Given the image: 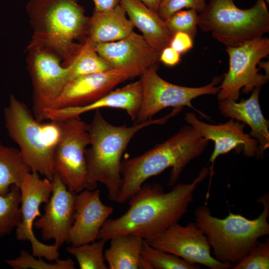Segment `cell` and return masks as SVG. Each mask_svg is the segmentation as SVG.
<instances>
[{
  "mask_svg": "<svg viewBox=\"0 0 269 269\" xmlns=\"http://www.w3.org/2000/svg\"><path fill=\"white\" fill-rule=\"evenodd\" d=\"M209 175L204 167L190 183L175 184L165 192L158 183H144L128 201L129 208L121 216L108 219L100 230L98 239L131 234L145 241L154 239L178 223L187 212L198 185Z\"/></svg>",
  "mask_w": 269,
  "mask_h": 269,
  "instance_id": "obj_1",
  "label": "cell"
},
{
  "mask_svg": "<svg viewBox=\"0 0 269 269\" xmlns=\"http://www.w3.org/2000/svg\"><path fill=\"white\" fill-rule=\"evenodd\" d=\"M209 142L191 126H185L142 154L122 160V185L116 202L125 203L146 180L168 168H171L168 185L174 186L185 166L203 153Z\"/></svg>",
  "mask_w": 269,
  "mask_h": 269,
  "instance_id": "obj_2",
  "label": "cell"
},
{
  "mask_svg": "<svg viewBox=\"0 0 269 269\" xmlns=\"http://www.w3.org/2000/svg\"><path fill=\"white\" fill-rule=\"evenodd\" d=\"M95 111L91 123L87 124L90 143L86 150V160L89 188L95 189L100 182L107 188L109 200L116 202L122 185V158L130 141L141 130L164 124L181 109L174 108L161 118L135 123L132 126L113 125L99 110Z\"/></svg>",
  "mask_w": 269,
  "mask_h": 269,
  "instance_id": "obj_3",
  "label": "cell"
},
{
  "mask_svg": "<svg viewBox=\"0 0 269 269\" xmlns=\"http://www.w3.org/2000/svg\"><path fill=\"white\" fill-rule=\"evenodd\" d=\"M26 11L32 29L28 46L47 48L68 65L81 46L75 41L86 35L88 25L78 0H29Z\"/></svg>",
  "mask_w": 269,
  "mask_h": 269,
  "instance_id": "obj_4",
  "label": "cell"
},
{
  "mask_svg": "<svg viewBox=\"0 0 269 269\" xmlns=\"http://www.w3.org/2000/svg\"><path fill=\"white\" fill-rule=\"evenodd\" d=\"M269 197L268 193L258 199L263 210L254 219L231 211L225 218H219L213 216L205 206L195 209L194 222L205 233L217 260L235 265L249 253L260 238L269 234Z\"/></svg>",
  "mask_w": 269,
  "mask_h": 269,
  "instance_id": "obj_5",
  "label": "cell"
},
{
  "mask_svg": "<svg viewBox=\"0 0 269 269\" xmlns=\"http://www.w3.org/2000/svg\"><path fill=\"white\" fill-rule=\"evenodd\" d=\"M4 116L8 134L18 145L31 171L52 181L54 154L62 135V120L38 121L27 106L12 95Z\"/></svg>",
  "mask_w": 269,
  "mask_h": 269,
  "instance_id": "obj_6",
  "label": "cell"
},
{
  "mask_svg": "<svg viewBox=\"0 0 269 269\" xmlns=\"http://www.w3.org/2000/svg\"><path fill=\"white\" fill-rule=\"evenodd\" d=\"M201 30L226 46H236L260 38L269 31V12L265 0H257L241 9L234 0H210L198 16Z\"/></svg>",
  "mask_w": 269,
  "mask_h": 269,
  "instance_id": "obj_7",
  "label": "cell"
},
{
  "mask_svg": "<svg viewBox=\"0 0 269 269\" xmlns=\"http://www.w3.org/2000/svg\"><path fill=\"white\" fill-rule=\"evenodd\" d=\"M62 120V134L53 157L54 174L70 191L90 190L86 150L90 143L87 124L80 116Z\"/></svg>",
  "mask_w": 269,
  "mask_h": 269,
  "instance_id": "obj_8",
  "label": "cell"
},
{
  "mask_svg": "<svg viewBox=\"0 0 269 269\" xmlns=\"http://www.w3.org/2000/svg\"><path fill=\"white\" fill-rule=\"evenodd\" d=\"M229 57V67L217 93L219 101L230 99L237 101L240 92H252L266 84L269 77L259 73L257 68L260 61L269 54V39L261 37L241 44L226 46Z\"/></svg>",
  "mask_w": 269,
  "mask_h": 269,
  "instance_id": "obj_9",
  "label": "cell"
},
{
  "mask_svg": "<svg viewBox=\"0 0 269 269\" xmlns=\"http://www.w3.org/2000/svg\"><path fill=\"white\" fill-rule=\"evenodd\" d=\"M26 61L32 87V113L39 121L46 120L45 114L70 81V68L61 64L60 57L44 47L26 48Z\"/></svg>",
  "mask_w": 269,
  "mask_h": 269,
  "instance_id": "obj_10",
  "label": "cell"
},
{
  "mask_svg": "<svg viewBox=\"0 0 269 269\" xmlns=\"http://www.w3.org/2000/svg\"><path fill=\"white\" fill-rule=\"evenodd\" d=\"M142 86L141 102L135 123L151 119L162 110L168 108H191L203 117H207L192 105L198 97L216 94L219 87L216 85L219 79H214L209 84L200 87H188L171 83L162 78L157 73L155 66L146 69L140 75Z\"/></svg>",
  "mask_w": 269,
  "mask_h": 269,
  "instance_id": "obj_11",
  "label": "cell"
},
{
  "mask_svg": "<svg viewBox=\"0 0 269 269\" xmlns=\"http://www.w3.org/2000/svg\"><path fill=\"white\" fill-rule=\"evenodd\" d=\"M21 219L15 228L16 238L20 241H29L32 255L44 258L48 261L59 259V248L54 244L48 245L40 242L35 236L34 222L41 216L40 206L49 200L53 190L52 182L45 177L41 179L39 173L31 171L25 177L20 186Z\"/></svg>",
  "mask_w": 269,
  "mask_h": 269,
  "instance_id": "obj_12",
  "label": "cell"
},
{
  "mask_svg": "<svg viewBox=\"0 0 269 269\" xmlns=\"http://www.w3.org/2000/svg\"><path fill=\"white\" fill-rule=\"evenodd\" d=\"M146 242L153 248L211 269H228L233 267L230 264L218 261L211 255L207 238L195 222L185 226L176 223L157 238Z\"/></svg>",
  "mask_w": 269,
  "mask_h": 269,
  "instance_id": "obj_13",
  "label": "cell"
},
{
  "mask_svg": "<svg viewBox=\"0 0 269 269\" xmlns=\"http://www.w3.org/2000/svg\"><path fill=\"white\" fill-rule=\"evenodd\" d=\"M144 71L135 67L111 68L71 80L48 110L89 104L105 96L122 82L140 76Z\"/></svg>",
  "mask_w": 269,
  "mask_h": 269,
  "instance_id": "obj_14",
  "label": "cell"
},
{
  "mask_svg": "<svg viewBox=\"0 0 269 269\" xmlns=\"http://www.w3.org/2000/svg\"><path fill=\"white\" fill-rule=\"evenodd\" d=\"M185 120L203 137L214 143V148L209 159L210 179L206 195V202L209 199L212 180L215 174L214 165L217 158L233 150L243 152L248 157L261 156L257 140L244 133L246 125L231 119L220 125H210L200 121L193 113H187Z\"/></svg>",
  "mask_w": 269,
  "mask_h": 269,
  "instance_id": "obj_15",
  "label": "cell"
},
{
  "mask_svg": "<svg viewBox=\"0 0 269 269\" xmlns=\"http://www.w3.org/2000/svg\"><path fill=\"white\" fill-rule=\"evenodd\" d=\"M51 195L46 203L44 213L34 222L44 241L54 240L59 248L67 242L74 222L77 193L69 190L59 177L54 175Z\"/></svg>",
  "mask_w": 269,
  "mask_h": 269,
  "instance_id": "obj_16",
  "label": "cell"
},
{
  "mask_svg": "<svg viewBox=\"0 0 269 269\" xmlns=\"http://www.w3.org/2000/svg\"><path fill=\"white\" fill-rule=\"evenodd\" d=\"M113 211L112 206L102 202L99 189H85L77 193L74 222L67 242L78 246L94 242Z\"/></svg>",
  "mask_w": 269,
  "mask_h": 269,
  "instance_id": "obj_17",
  "label": "cell"
},
{
  "mask_svg": "<svg viewBox=\"0 0 269 269\" xmlns=\"http://www.w3.org/2000/svg\"><path fill=\"white\" fill-rule=\"evenodd\" d=\"M94 48L111 68L135 67L145 70L159 61L160 52L134 31L122 39L99 43Z\"/></svg>",
  "mask_w": 269,
  "mask_h": 269,
  "instance_id": "obj_18",
  "label": "cell"
},
{
  "mask_svg": "<svg viewBox=\"0 0 269 269\" xmlns=\"http://www.w3.org/2000/svg\"><path fill=\"white\" fill-rule=\"evenodd\" d=\"M142 98V86L140 80L112 90L98 100L84 106L46 112V120H64L104 108L125 110L133 121H135Z\"/></svg>",
  "mask_w": 269,
  "mask_h": 269,
  "instance_id": "obj_19",
  "label": "cell"
},
{
  "mask_svg": "<svg viewBox=\"0 0 269 269\" xmlns=\"http://www.w3.org/2000/svg\"><path fill=\"white\" fill-rule=\"evenodd\" d=\"M260 88H255L249 98L239 102L230 99L220 100L218 107L224 117L233 119L250 127L249 135L257 140L262 156L269 146V123L265 118L260 105Z\"/></svg>",
  "mask_w": 269,
  "mask_h": 269,
  "instance_id": "obj_20",
  "label": "cell"
},
{
  "mask_svg": "<svg viewBox=\"0 0 269 269\" xmlns=\"http://www.w3.org/2000/svg\"><path fill=\"white\" fill-rule=\"evenodd\" d=\"M134 26L120 4L106 10H94L89 18L85 41L93 46L122 39L134 30Z\"/></svg>",
  "mask_w": 269,
  "mask_h": 269,
  "instance_id": "obj_21",
  "label": "cell"
},
{
  "mask_svg": "<svg viewBox=\"0 0 269 269\" xmlns=\"http://www.w3.org/2000/svg\"><path fill=\"white\" fill-rule=\"evenodd\" d=\"M120 4L134 27L138 29L151 47L160 52L169 45L172 35L157 12L139 0H121Z\"/></svg>",
  "mask_w": 269,
  "mask_h": 269,
  "instance_id": "obj_22",
  "label": "cell"
},
{
  "mask_svg": "<svg viewBox=\"0 0 269 269\" xmlns=\"http://www.w3.org/2000/svg\"><path fill=\"white\" fill-rule=\"evenodd\" d=\"M104 252L110 269H137L144 239L138 236L124 234L114 236Z\"/></svg>",
  "mask_w": 269,
  "mask_h": 269,
  "instance_id": "obj_23",
  "label": "cell"
},
{
  "mask_svg": "<svg viewBox=\"0 0 269 269\" xmlns=\"http://www.w3.org/2000/svg\"><path fill=\"white\" fill-rule=\"evenodd\" d=\"M31 171L19 149L0 142V195H5L12 185L20 187L26 175Z\"/></svg>",
  "mask_w": 269,
  "mask_h": 269,
  "instance_id": "obj_24",
  "label": "cell"
},
{
  "mask_svg": "<svg viewBox=\"0 0 269 269\" xmlns=\"http://www.w3.org/2000/svg\"><path fill=\"white\" fill-rule=\"evenodd\" d=\"M66 66L70 68V80L104 71L111 68L106 61L97 53L94 47L85 41Z\"/></svg>",
  "mask_w": 269,
  "mask_h": 269,
  "instance_id": "obj_25",
  "label": "cell"
},
{
  "mask_svg": "<svg viewBox=\"0 0 269 269\" xmlns=\"http://www.w3.org/2000/svg\"><path fill=\"white\" fill-rule=\"evenodd\" d=\"M20 188L12 185L5 195H0V237L10 234L21 219Z\"/></svg>",
  "mask_w": 269,
  "mask_h": 269,
  "instance_id": "obj_26",
  "label": "cell"
},
{
  "mask_svg": "<svg viewBox=\"0 0 269 269\" xmlns=\"http://www.w3.org/2000/svg\"><path fill=\"white\" fill-rule=\"evenodd\" d=\"M78 246H71L66 251L77 260L81 269H108L105 262L104 249L107 240L98 239Z\"/></svg>",
  "mask_w": 269,
  "mask_h": 269,
  "instance_id": "obj_27",
  "label": "cell"
},
{
  "mask_svg": "<svg viewBox=\"0 0 269 269\" xmlns=\"http://www.w3.org/2000/svg\"><path fill=\"white\" fill-rule=\"evenodd\" d=\"M141 256L146 260L153 269H197L198 264L189 263L170 253L153 248L144 240Z\"/></svg>",
  "mask_w": 269,
  "mask_h": 269,
  "instance_id": "obj_28",
  "label": "cell"
},
{
  "mask_svg": "<svg viewBox=\"0 0 269 269\" xmlns=\"http://www.w3.org/2000/svg\"><path fill=\"white\" fill-rule=\"evenodd\" d=\"M36 259L32 255L22 250L19 256L13 259L7 260L5 262L14 269H75V264L71 259L55 261L54 263H49L39 258Z\"/></svg>",
  "mask_w": 269,
  "mask_h": 269,
  "instance_id": "obj_29",
  "label": "cell"
},
{
  "mask_svg": "<svg viewBox=\"0 0 269 269\" xmlns=\"http://www.w3.org/2000/svg\"><path fill=\"white\" fill-rule=\"evenodd\" d=\"M198 16L196 10L188 9L175 13L165 22L172 35L182 31L188 33L194 39L197 32Z\"/></svg>",
  "mask_w": 269,
  "mask_h": 269,
  "instance_id": "obj_30",
  "label": "cell"
},
{
  "mask_svg": "<svg viewBox=\"0 0 269 269\" xmlns=\"http://www.w3.org/2000/svg\"><path fill=\"white\" fill-rule=\"evenodd\" d=\"M232 269H269V239L264 242L258 241L249 253Z\"/></svg>",
  "mask_w": 269,
  "mask_h": 269,
  "instance_id": "obj_31",
  "label": "cell"
},
{
  "mask_svg": "<svg viewBox=\"0 0 269 269\" xmlns=\"http://www.w3.org/2000/svg\"><path fill=\"white\" fill-rule=\"evenodd\" d=\"M206 5L205 0H161L157 13L165 21L184 8L195 9L200 13Z\"/></svg>",
  "mask_w": 269,
  "mask_h": 269,
  "instance_id": "obj_32",
  "label": "cell"
},
{
  "mask_svg": "<svg viewBox=\"0 0 269 269\" xmlns=\"http://www.w3.org/2000/svg\"><path fill=\"white\" fill-rule=\"evenodd\" d=\"M193 39L187 33L178 31L172 34L169 45L181 54L193 47Z\"/></svg>",
  "mask_w": 269,
  "mask_h": 269,
  "instance_id": "obj_33",
  "label": "cell"
},
{
  "mask_svg": "<svg viewBox=\"0 0 269 269\" xmlns=\"http://www.w3.org/2000/svg\"><path fill=\"white\" fill-rule=\"evenodd\" d=\"M181 54L170 46L164 48L160 52L159 61L168 66H173L180 61Z\"/></svg>",
  "mask_w": 269,
  "mask_h": 269,
  "instance_id": "obj_34",
  "label": "cell"
},
{
  "mask_svg": "<svg viewBox=\"0 0 269 269\" xmlns=\"http://www.w3.org/2000/svg\"><path fill=\"white\" fill-rule=\"evenodd\" d=\"M94 10L103 11L113 8L120 4L121 0H92Z\"/></svg>",
  "mask_w": 269,
  "mask_h": 269,
  "instance_id": "obj_35",
  "label": "cell"
},
{
  "mask_svg": "<svg viewBox=\"0 0 269 269\" xmlns=\"http://www.w3.org/2000/svg\"><path fill=\"white\" fill-rule=\"evenodd\" d=\"M151 10L157 12L161 0H139Z\"/></svg>",
  "mask_w": 269,
  "mask_h": 269,
  "instance_id": "obj_36",
  "label": "cell"
},
{
  "mask_svg": "<svg viewBox=\"0 0 269 269\" xmlns=\"http://www.w3.org/2000/svg\"><path fill=\"white\" fill-rule=\"evenodd\" d=\"M137 269H153L150 264L148 261L143 258L142 257L140 256L138 263Z\"/></svg>",
  "mask_w": 269,
  "mask_h": 269,
  "instance_id": "obj_37",
  "label": "cell"
},
{
  "mask_svg": "<svg viewBox=\"0 0 269 269\" xmlns=\"http://www.w3.org/2000/svg\"><path fill=\"white\" fill-rule=\"evenodd\" d=\"M266 0V3H269V0Z\"/></svg>",
  "mask_w": 269,
  "mask_h": 269,
  "instance_id": "obj_38",
  "label": "cell"
},
{
  "mask_svg": "<svg viewBox=\"0 0 269 269\" xmlns=\"http://www.w3.org/2000/svg\"></svg>",
  "mask_w": 269,
  "mask_h": 269,
  "instance_id": "obj_39",
  "label": "cell"
}]
</instances>
